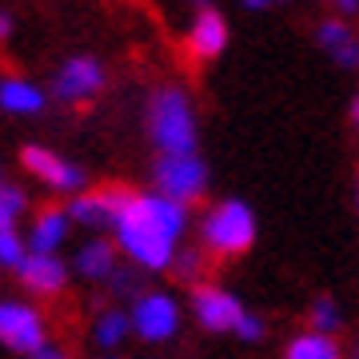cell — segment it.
I'll use <instances>...</instances> for the list:
<instances>
[{
	"label": "cell",
	"instance_id": "cell-1",
	"mask_svg": "<svg viewBox=\"0 0 359 359\" xmlns=\"http://www.w3.org/2000/svg\"><path fill=\"white\" fill-rule=\"evenodd\" d=\"M188 204L164 192H128L112 224V240L120 256L136 271H168L176 264L188 236Z\"/></svg>",
	"mask_w": 359,
	"mask_h": 359
},
{
	"label": "cell",
	"instance_id": "cell-2",
	"mask_svg": "<svg viewBox=\"0 0 359 359\" xmlns=\"http://www.w3.org/2000/svg\"><path fill=\"white\" fill-rule=\"evenodd\" d=\"M144 120H148V140L156 144V152H200V116L188 88L180 84L152 88Z\"/></svg>",
	"mask_w": 359,
	"mask_h": 359
},
{
	"label": "cell",
	"instance_id": "cell-3",
	"mask_svg": "<svg viewBox=\"0 0 359 359\" xmlns=\"http://www.w3.org/2000/svg\"><path fill=\"white\" fill-rule=\"evenodd\" d=\"M200 248H204L212 259H240L256 248L259 236V219L252 212L248 200L240 196H228V200H216L200 216Z\"/></svg>",
	"mask_w": 359,
	"mask_h": 359
},
{
	"label": "cell",
	"instance_id": "cell-4",
	"mask_svg": "<svg viewBox=\"0 0 359 359\" xmlns=\"http://www.w3.org/2000/svg\"><path fill=\"white\" fill-rule=\"evenodd\" d=\"M132 335L140 339V344H172L180 335V327H184V308H180V299L172 292H164V287H148V292H140L136 299H132Z\"/></svg>",
	"mask_w": 359,
	"mask_h": 359
},
{
	"label": "cell",
	"instance_id": "cell-5",
	"mask_svg": "<svg viewBox=\"0 0 359 359\" xmlns=\"http://www.w3.org/2000/svg\"><path fill=\"white\" fill-rule=\"evenodd\" d=\"M208 180H212V172L200 152H160L152 164V188L172 200H184V204L204 200Z\"/></svg>",
	"mask_w": 359,
	"mask_h": 359
},
{
	"label": "cell",
	"instance_id": "cell-6",
	"mask_svg": "<svg viewBox=\"0 0 359 359\" xmlns=\"http://www.w3.org/2000/svg\"><path fill=\"white\" fill-rule=\"evenodd\" d=\"M188 311H192V320L204 327L208 335H231L236 332V323L244 320V299L228 287H219V283H192V299H188Z\"/></svg>",
	"mask_w": 359,
	"mask_h": 359
},
{
	"label": "cell",
	"instance_id": "cell-7",
	"mask_svg": "<svg viewBox=\"0 0 359 359\" xmlns=\"http://www.w3.org/2000/svg\"><path fill=\"white\" fill-rule=\"evenodd\" d=\"M0 344L16 351V355H32L48 344V332H44V316H40L32 304H20V299H0Z\"/></svg>",
	"mask_w": 359,
	"mask_h": 359
},
{
	"label": "cell",
	"instance_id": "cell-8",
	"mask_svg": "<svg viewBox=\"0 0 359 359\" xmlns=\"http://www.w3.org/2000/svg\"><path fill=\"white\" fill-rule=\"evenodd\" d=\"M104 84H108V72L96 56H68L52 76V96L65 104H84L92 96H100Z\"/></svg>",
	"mask_w": 359,
	"mask_h": 359
},
{
	"label": "cell",
	"instance_id": "cell-9",
	"mask_svg": "<svg viewBox=\"0 0 359 359\" xmlns=\"http://www.w3.org/2000/svg\"><path fill=\"white\" fill-rule=\"evenodd\" d=\"M228 44H231L228 16L219 13V8H212V4L196 8V16L188 20V32H184V48H188V56L200 60V65H212L216 56L228 52Z\"/></svg>",
	"mask_w": 359,
	"mask_h": 359
},
{
	"label": "cell",
	"instance_id": "cell-10",
	"mask_svg": "<svg viewBox=\"0 0 359 359\" xmlns=\"http://www.w3.org/2000/svg\"><path fill=\"white\" fill-rule=\"evenodd\" d=\"M20 160H25V168L44 188H52V192H60V196H76L88 184L84 168H76L72 160H65V156L52 152V148H40V144H28L25 152H20Z\"/></svg>",
	"mask_w": 359,
	"mask_h": 359
},
{
	"label": "cell",
	"instance_id": "cell-11",
	"mask_svg": "<svg viewBox=\"0 0 359 359\" xmlns=\"http://www.w3.org/2000/svg\"><path fill=\"white\" fill-rule=\"evenodd\" d=\"M311 40H316V48H320L335 68H344V72H359V32H355V25H351L347 16L335 13V16L316 20Z\"/></svg>",
	"mask_w": 359,
	"mask_h": 359
},
{
	"label": "cell",
	"instance_id": "cell-12",
	"mask_svg": "<svg viewBox=\"0 0 359 359\" xmlns=\"http://www.w3.org/2000/svg\"><path fill=\"white\" fill-rule=\"evenodd\" d=\"M124 196H128V188H96V192L84 188V192L72 196L68 212H72V219H76L80 228L112 231L116 216H120V208H124Z\"/></svg>",
	"mask_w": 359,
	"mask_h": 359
},
{
	"label": "cell",
	"instance_id": "cell-13",
	"mask_svg": "<svg viewBox=\"0 0 359 359\" xmlns=\"http://www.w3.org/2000/svg\"><path fill=\"white\" fill-rule=\"evenodd\" d=\"M16 276L32 295H60L68 287V264L56 252H28Z\"/></svg>",
	"mask_w": 359,
	"mask_h": 359
},
{
	"label": "cell",
	"instance_id": "cell-14",
	"mask_svg": "<svg viewBox=\"0 0 359 359\" xmlns=\"http://www.w3.org/2000/svg\"><path fill=\"white\" fill-rule=\"evenodd\" d=\"M116 268H120V248H116V240H104V236L84 240L72 256V271L88 283H108Z\"/></svg>",
	"mask_w": 359,
	"mask_h": 359
},
{
	"label": "cell",
	"instance_id": "cell-15",
	"mask_svg": "<svg viewBox=\"0 0 359 359\" xmlns=\"http://www.w3.org/2000/svg\"><path fill=\"white\" fill-rule=\"evenodd\" d=\"M72 212L68 208H44V212H36V219H32V228H28V248L32 252H60L68 240V231H72Z\"/></svg>",
	"mask_w": 359,
	"mask_h": 359
},
{
	"label": "cell",
	"instance_id": "cell-16",
	"mask_svg": "<svg viewBox=\"0 0 359 359\" xmlns=\"http://www.w3.org/2000/svg\"><path fill=\"white\" fill-rule=\"evenodd\" d=\"M44 104H48V96H44V88H36L32 80L0 76V108L8 116H36V112H44Z\"/></svg>",
	"mask_w": 359,
	"mask_h": 359
},
{
	"label": "cell",
	"instance_id": "cell-17",
	"mask_svg": "<svg viewBox=\"0 0 359 359\" xmlns=\"http://www.w3.org/2000/svg\"><path fill=\"white\" fill-rule=\"evenodd\" d=\"M283 359H347L344 344L335 339V332H308L292 335L287 344H283Z\"/></svg>",
	"mask_w": 359,
	"mask_h": 359
},
{
	"label": "cell",
	"instance_id": "cell-18",
	"mask_svg": "<svg viewBox=\"0 0 359 359\" xmlns=\"http://www.w3.org/2000/svg\"><path fill=\"white\" fill-rule=\"evenodd\" d=\"M128 335H132V316L124 308L96 311V320H92V344L100 347V351H116Z\"/></svg>",
	"mask_w": 359,
	"mask_h": 359
},
{
	"label": "cell",
	"instance_id": "cell-19",
	"mask_svg": "<svg viewBox=\"0 0 359 359\" xmlns=\"http://www.w3.org/2000/svg\"><path fill=\"white\" fill-rule=\"evenodd\" d=\"M308 327L339 335V327H344V308L335 304L332 295H316V299L308 304Z\"/></svg>",
	"mask_w": 359,
	"mask_h": 359
},
{
	"label": "cell",
	"instance_id": "cell-20",
	"mask_svg": "<svg viewBox=\"0 0 359 359\" xmlns=\"http://www.w3.org/2000/svg\"><path fill=\"white\" fill-rule=\"evenodd\" d=\"M28 236H20L16 228H0V268H20L28 259Z\"/></svg>",
	"mask_w": 359,
	"mask_h": 359
},
{
	"label": "cell",
	"instance_id": "cell-21",
	"mask_svg": "<svg viewBox=\"0 0 359 359\" xmlns=\"http://www.w3.org/2000/svg\"><path fill=\"white\" fill-rule=\"evenodd\" d=\"M25 192L13 184H0V228H16V219L25 216Z\"/></svg>",
	"mask_w": 359,
	"mask_h": 359
},
{
	"label": "cell",
	"instance_id": "cell-22",
	"mask_svg": "<svg viewBox=\"0 0 359 359\" xmlns=\"http://www.w3.org/2000/svg\"><path fill=\"white\" fill-rule=\"evenodd\" d=\"M204 259H208V252H204V248H180V256H176V264H172V271H176L180 280H188V283H200V271H204Z\"/></svg>",
	"mask_w": 359,
	"mask_h": 359
},
{
	"label": "cell",
	"instance_id": "cell-23",
	"mask_svg": "<svg viewBox=\"0 0 359 359\" xmlns=\"http://www.w3.org/2000/svg\"><path fill=\"white\" fill-rule=\"evenodd\" d=\"M236 339H240V344H264V335H268V323L259 320L256 311H244V320L236 323Z\"/></svg>",
	"mask_w": 359,
	"mask_h": 359
},
{
	"label": "cell",
	"instance_id": "cell-24",
	"mask_svg": "<svg viewBox=\"0 0 359 359\" xmlns=\"http://www.w3.org/2000/svg\"><path fill=\"white\" fill-rule=\"evenodd\" d=\"M28 359H68V355H65V351H60V347L44 344V347H40V351H32V355H28Z\"/></svg>",
	"mask_w": 359,
	"mask_h": 359
},
{
	"label": "cell",
	"instance_id": "cell-25",
	"mask_svg": "<svg viewBox=\"0 0 359 359\" xmlns=\"http://www.w3.org/2000/svg\"><path fill=\"white\" fill-rule=\"evenodd\" d=\"M335 13L351 20V16H359V0H335Z\"/></svg>",
	"mask_w": 359,
	"mask_h": 359
},
{
	"label": "cell",
	"instance_id": "cell-26",
	"mask_svg": "<svg viewBox=\"0 0 359 359\" xmlns=\"http://www.w3.org/2000/svg\"><path fill=\"white\" fill-rule=\"evenodd\" d=\"M271 4H276V0H244V8H248V13H268Z\"/></svg>",
	"mask_w": 359,
	"mask_h": 359
},
{
	"label": "cell",
	"instance_id": "cell-27",
	"mask_svg": "<svg viewBox=\"0 0 359 359\" xmlns=\"http://www.w3.org/2000/svg\"><path fill=\"white\" fill-rule=\"evenodd\" d=\"M347 120L359 124V88H355V96H351V104H347Z\"/></svg>",
	"mask_w": 359,
	"mask_h": 359
},
{
	"label": "cell",
	"instance_id": "cell-28",
	"mask_svg": "<svg viewBox=\"0 0 359 359\" xmlns=\"http://www.w3.org/2000/svg\"><path fill=\"white\" fill-rule=\"evenodd\" d=\"M8 32H13V20H8V13H0V40L8 36Z\"/></svg>",
	"mask_w": 359,
	"mask_h": 359
},
{
	"label": "cell",
	"instance_id": "cell-29",
	"mask_svg": "<svg viewBox=\"0 0 359 359\" xmlns=\"http://www.w3.org/2000/svg\"><path fill=\"white\" fill-rule=\"evenodd\" d=\"M347 359H359V335H355V344H351V351H347Z\"/></svg>",
	"mask_w": 359,
	"mask_h": 359
},
{
	"label": "cell",
	"instance_id": "cell-30",
	"mask_svg": "<svg viewBox=\"0 0 359 359\" xmlns=\"http://www.w3.org/2000/svg\"><path fill=\"white\" fill-rule=\"evenodd\" d=\"M104 359H116V351H104Z\"/></svg>",
	"mask_w": 359,
	"mask_h": 359
},
{
	"label": "cell",
	"instance_id": "cell-31",
	"mask_svg": "<svg viewBox=\"0 0 359 359\" xmlns=\"http://www.w3.org/2000/svg\"><path fill=\"white\" fill-rule=\"evenodd\" d=\"M355 204H359V184H355Z\"/></svg>",
	"mask_w": 359,
	"mask_h": 359
},
{
	"label": "cell",
	"instance_id": "cell-32",
	"mask_svg": "<svg viewBox=\"0 0 359 359\" xmlns=\"http://www.w3.org/2000/svg\"><path fill=\"white\" fill-rule=\"evenodd\" d=\"M320 4H335V0H320Z\"/></svg>",
	"mask_w": 359,
	"mask_h": 359
},
{
	"label": "cell",
	"instance_id": "cell-33",
	"mask_svg": "<svg viewBox=\"0 0 359 359\" xmlns=\"http://www.w3.org/2000/svg\"><path fill=\"white\" fill-rule=\"evenodd\" d=\"M351 128H355V136H359V124H351Z\"/></svg>",
	"mask_w": 359,
	"mask_h": 359
},
{
	"label": "cell",
	"instance_id": "cell-34",
	"mask_svg": "<svg viewBox=\"0 0 359 359\" xmlns=\"http://www.w3.org/2000/svg\"><path fill=\"white\" fill-rule=\"evenodd\" d=\"M276 4H283V0H276Z\"/></svg>",
	"mask_w": 359,
	"mask_h": 359
}]
</instances>
